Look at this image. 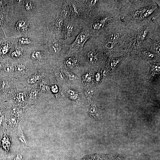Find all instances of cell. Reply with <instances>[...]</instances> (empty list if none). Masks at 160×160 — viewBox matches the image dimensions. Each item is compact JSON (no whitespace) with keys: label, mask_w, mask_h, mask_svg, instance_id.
Instances as JSON below:
<instances>
[{"label":"cell","mask_w":160,"mask_h":160,"mask_svg":"<svg viewBox=\"0 0 160 160\" xmlns=\"http://www.w3.org/2000/svg\"><path fill=\"white\" fill-rule=\"evenodd\" d=\"M16 81L17 88L12 95L11 100L16 105L27 108L28 105L26 94V87L23 86L18 81L16 80Z\"/></svg>","instance_id":"cell-16"},{"label":"cell","mask_w":160,"mask_h":160,"mask_svg":"<svg viewBox=\"0 0 160 160\" xmlns=\"http://www.w3.org/2000/svg\"><path fill=\"white\" fill-rule=\"evenodd\" d=\"M100 0L99 7L90 17L84 20L92 37H97L107 30L121 16L122 0Z\"/></svg>","instance_id":"cell-4"},{"label":"cell","mask_w":160,"mask_h":160,"mask_svg":"<svg viewBox=\"0 0 160 160\" xmlns=\"http://www.w3.org/2000/svg\"><path fill=\"white\" fill-rule=\"evenodd\" d=\"M26 94L28 105H36L39 99L42 97L39 93L37 84L26 87Z\"/></svg>","instance_id":"cell-19"},{"label":"cell","mask_w":160,"mask_h":160,"mask_svg":"<svg viewBox=\"0 0 160 160\" xmlns=\"http://www.w3.org/2000/svg\"><path fill=\"white\" fill-rule=\"evenodd\" d=\"M5 113H2L0 116V132L4 131V123L5 122Z\"/></svg>","instance_id":"cell-38"},{"label":"cell","mask_w":160,"mask_h":160,"mask_svg":"<svg viewBox=\"0 0 160 160\" xmlns=\"http://www.w3.org/2000/svg\"><path fill=\"white\" fill-rule=\"evenodd\" d=\"M10 39L14 45L23 47L32 46L40 44L34 41L32 39L27 37Z\"/></svg>","instance_id":"cell-25"},{"label":"cell","mask_w":160,"mask_h":160,"mask_svg":"<svg viewBox=\"0 0 160 160\" xmlns=\"http://www.w3.org/2000/svg\"><path fill=\"white\" fill-rule=\"evenodd\" d=\"M1 150H2V149H1V147H0V152L1 151Z\"/></svg>","instance_id":"cell-43"},{"label":"cell","mask_w":160,"mask_h":160,"mask_svg":"<svg viewBox=\"0 0 160 160\" xmlns=\"http://www.w3.org/2000/svg\"><path fill=\"white\" fill-rule=\"evenodd\" d=\"M1 1H0V6L1 5V4H1L0 2H1Z\"/></svg>","instance_id":"cell-44"},{"label":"cell","mask_w":160,"mask_h":160,"mask_svg":"<svg viewBox=\"0 0 160 160\" xmlns=\"http://www.w3.org/2000/svg\"><path fill=\"white\" fill-rule=\"evenodd\" d=\"M100 72V71H98L95 76V79L96 83L99 82V81L100 80L101 76Z\"/></svg>","instance_id":"cell-41"},{"label":"cell","mask_w":160,"mask_h":160,"mask_svg":"<svg viewBox=\"0 0 160 160\" xmlns=\"http://www.w3.org/2000/svg\"><path fill=\"white\" fill-rule=\"evenodd\" d=\"M48 51L55 59H61L66 54L68 45L65 44L61 36L51 33L47 44Z\"/></svg>","instance_id":"cell-10"},{"label":"cell","mask_w":160,"mask_h":160,"mask_svg":"<svg viewBox=\"0 0 160 160\" xmlns=\"http://www.w3.org/2000/svg\"><path fill=\"white\" fill-rule=\"evenodd\" d=\"M2 44L0 47V59L8 57V54L14 46L9 38Z\"/></svg>","instance_id":"cell-29"},{"label":"cell","mask_w":160,"mask_h":160,"mask_svg":"<svg viewBox=\"0 0 160 160\" xmlns=\"http://www.w3.org/2000/svg\"><path fill=\"white\" fill-rule=\"evenodd\" d=\"M82 12L84 20L93 15L98 9L100 0H78Z\"/></svg>","instance_id":"cell-15"},{"label":"cell","mask_w":160,"mask_h":160,"mask_svg":"<svg viewBox=\"0 0 160 160\" xmlns=\"http://www.w3.org/2000/svg\"><path fill=\"white\" fill-rule=\"evenodd\" d=\"M130 26L120 19L97 37L101 43L104 50V59L111 57L114 53L125 51L127 53L131 36Z\"/></svg>","instance_id":"cell-3"},{"label":"cell","mask_w":160,"mask_h":160,"mask_svg":"<svg viewBox=\"0 0 160 160\" xmlns=\"http://www.w3.org/2000/svg\"><path fill=\"white\" fill-rule=\"evenodd\" d=\"M3 134L1 135L0 137V146L1 149L7 153L10 147L11 141L10 137L6 133V132L3 131Z\"/></svg>","instance_id":"cell-32"},{"label":"cell","mask_w":160,"mask_h":160,"mask_svg":"<svg viewBox=\"0 0 160 160\" xmlns=\"http://www.w3.org/2000/svg\"><path fill=\"white\" fill-rule=\"evenodd\" d=\"M47 22L26 15L9 7L7 35L10 38L28 37L38 43L47 44L51 34L45 26Z\"/></svg>","instance_id":"cell-1"},{"label":"cell","mask_w":160,"mask_h":160,"mask_svg":"<svg viewBox=\"0 0 160 160\" xmlns=\"http://www.w3.org/2000/svg\"><path fill=\"white\" fill-rule=\"evenodd\" d=\"M128 53L129 52L126 53L120 57L109 58V64L112 70H114L120 64L124 58L127 55Z\"/></svg>","instance_id":"cell-35"},{"label":"cell","mask_w":160,"mask_h":160,"mask_svg":"<svg viewBox=\"0 0 160 160\" xmlns=\"http://www.w3.org/2000/svg\"><path fill=\"white\" fill-rule=\"evenodd\" d=\"M50 90L51 93L53 94L56 98L58 97L59 94V84L55 81L50 80Z\"/></svg>","instance_id":"cell-37"},{"label":"cell","mask_w":160,"mask_h":160,"mask_svg":"<svg viewBox=\"0 0 160 160\" xmlns=\"http://www.w3.org/2000/svg\"><path fill=\"white\" fill-rule=\"evenodd\" d=\"M22 155L20 153H18L15 156L13 160H22Z\"/></svg>","instance_id":"cell-42"},{"label":"cell","mask_w":160,"mask_h":160,"mask_svg":"<svg viewBox=\"0 0 160 160\" xmlns=\"http://www.w3.org/2000/svg\"><path fill=\"white\" fill-rule=\"evenodd\" d=\"M160 0H122L120 19L131 28L160 21Z\"/></svg>","instance_id":"cell-2"},{"label":"cell","mask_w":160,"mask_h":160,"mask_svg":"<svg viewBox=\"0 0 160 160\" xmlns=\"http://www.w3.org/2000/svg\"><path fill=\"white\" fill-rule=\"evenodd\" d=\"M93 70L88 69L84 71L81 76V84L84 87L93 84L94 78Z\"/></svg>","instance_id":"cell-27"},{"label":"cell","mask_w":160,"mask_h":160,"mask_svg":"<svg viewBox=\"0 0 160 160\" xmlns=\"http://www.w3.org/2000/svg\"><path fill=\"white\" fill-rule=\"evenodd\" d=\"M146 62L150 67L148 78L149 81H151L160 74V63H155L148 62Z\"/></svg>","instance_id":"cell-30"},{"label":"cell","mask_w":160,"mask_h":160,"mask_svg":"<svg viewBox=\"0 0 160 160\" xmlns=\"http://www.w3.org/2000/svg\"><path fill=\"white\" fill-rule=\"evenodd\" d=\"M91 37L92 35L90 31L84 25L74 40L68 45V49L66 54L79 53L82 50L86 42Z\"/></svg>","instance_id":"cell-14"},{"label":"cell","mask_w":160,"mask_h":160,"mask_svg":"<svg viewBox=\"0 0 160 160\" xmlns=\"http://www.w3.org/2000/svg\"><path fill=\"white\" fill-rule=\"evenodd\" d=\"M24 59L35 69H41L54 58L49 52L47 44H39L24 48Z\"/></svg>","instance_id":"cell-8"},{"label":"cell","mask_w":160,"mask_h":160,"mask_svg":"<svg viewBox=\"0 0 160 160\" xmlns=\"http://www.w3.org/2000/svg\"><path fill=\"white\" fill-rule=\"evenodd\" d=\"M160 35L156 36L151 40L146 48L159 56L160 55Z\"/></svg>","instance_id":"cell-28"},{"label":"cell","mask_w":160,"mask_h":160,"mask_svg":"<svg viewBox=\"0 0 160 160\" xmlns=\"http://www.w3.org/2000/svg\"><path fill=\"white\" fill-rule=\"evenodd\" d=\"M136 55L141 58L147 60L146 62L152 61L154 62L156 59H159L160 56L146 48H143L138 51Z\"/></svg>","instance_id":"cell-22"},{"label":"cell","mask_w":160,"mask_h":160,"mask_svg":"<svg viewBox=\"0 0 160 160\" xmlns=\"http://www.w3.org/2000/svg\"><path fill=\"white\" fill-rule=\"evenodd\" d=\"M16 88V80L12 76L0 77V100L4 102L11 100Z\"/></svg>","instance_id":"cell-11"},{"label":"cell","mask_w":160,"mask_h":160,"mask_svg":"<svg viewBox=\"0 0 160 160\" xmlns=\"http://www.w3.org/2000/svg\"><path fill=\"white\" fill-rule=\"evenodd\" d=\"M49 1L36 0H10L9 7L26 15L47 20V8Z\"/></svg>","instance_id":"cell-7"},{"label":"cell","mask_w":160,"mask_h":160,"mask_svg":"<svg viewBox=\"0 0 160 160\" xmlns=\"http://www.w3.org/2000/svg\"><path fill=\"white\" fill-rule=\"evenodd\" d=\"M79 54L87 68L93 70L101 66L104 59V50L103 45L97 37L90 38Z\"/></svg>","instance_id":"cell-6"},{"label":"cell","mask_w":160,"mask_h":160,"mask_svg":"<svg viewBox=\"0 0 160 160\" xmlns=\"http://www.w3.org/2000/svg\"><path fill=\"white\" fill-rule=\"evenodd\" d=\"M14 47L8 54V57L16 61L24 59V47L14 45Z\"/></svg>","instance_id":"cell-23"},{"label":"cell","mask_w":160,"mask_h":160,"mask_svg":"<svg viewBox=\"0 0 160 160\" xmlns=\"http://www.w3.org/2000/svg\"><path fill=\"white\" fill-rule=\"evenodd\" d=\"M0 65L1 70L0 77L5 76L12 77L15 67L14 61L8 57L0 58Z\"/></svg>","instance_id":"cell-18"},{"label":"cell","mask_w":160,"mask_h":160,"mask_svg":"<svg viewBox=\"0 0 160 160\" xmlns=\"http://www.w3.org/2000/svg\"><path fill=\"white\" fill-rule=\"evenodd\" d=\"M63 21V19L60 14H57L54 20L47 24V28L48 30L51 33L55 34L61 37Z\"/></svg>","instance_id":"cell-20"},{"label":"cell","mask_w":160,"mask_h":160,"mask_svg":"<svg viewBox=\"0 0 160 160\" xmlns=\"http://www.w3.org/2000/svg\"><path fill=\"white\" fill-rule=\"evenodd\" d=\"M71 0H64L61 7L60 15L63 20L69 19L70 17Z\"/></svg>","instance_id":"cell-31"},{"label":"cell","mask_w":160,"mask_h":160,"mask_svg":"<svg viewBox=\"0 0 160 160\" xmlns=\"http://www.w3.org/2000/svg\"><path fill=\"white\" fill-rule=\"evenodd\" d=\"M14 61L15 67L12 77L16 81L23 80L36 70L24 59Z\"/></svg>","instance_id":"cell-13"},{"label":"cell","mask_w":160,"mask_h":160,"mask_svg":"<svg viewBox=\"0 0 160 160\" xmlns=\"http://www.w3.org/2000/svg\"><path fill=\"white\" fill-rule=\"evenodd\" d=\"M4 113H5V109L4 102L0 100V116Z\"/></svg>","instance_id":"cell-40"},{"label":"cell","mask_w":160,"mask_h":160,"mask_svg":"<svg viewBox=\"0 0 160 160\" xmlns=\"http://www.w3.org/2000/svg\"><path fill=\"white\" fill-rule=\"evenodd\" d=\"M160 35V21L150 22L138 28H133V35L127 53L136 55L140 49L147 47L151 40Z\"/></svg>","instance_id":"cell-5"},{"label":"cell","mask_w":160,"mask_h":160,"mask_svg":"<svg viewBox=\"0 0 160 160\" xmlns=\"http://www.w3.org/2000/svg\"><path fill=\"white\" fill-rule=\"evenodd\" d=\"M51 82L48 75L37 84V87L41 96L51 93L50 90Z\"/></svg>","instance_id":"cell-26"},{"label":"cell","mask_w":160,"mask_h":160,"mask_svg":"<svg viewBox=\"0 0 160 160\" xmlns=\"http://www.w3.org/2000/svg\"><path fill=\"white\" fill-rule=\"evenodd\" d=\"M84 26L83 21L71 19L64 20L61 37L65 44L68 46L74 40Z\"/></svg>","instance_id":"cell-9"},{"label":"cell","mask_w":160,"mask_h":160,"mask_svg":"<svg viewBox=\"0 0 160 160\" xmlns=\"http://www.w3.org/2000/svg\"><path fill=\"white\" fill-rule=\"evenodd\" d=\"M92 85L84 87L83 92L87 100L91 103L93 101L95 92L94 88Z\"/></svg>","instance_id":"cell-34"},{"label":"cell","mask_w":160,"mask_h":160,"mask_svg":"<svg viewBox=\"0 0 160 160\" xmlns=\"http://www.w3.org/2000/svg\"><path fill=\"white\" fill-rule=\"evenodd\" d=\"M65 87L63 91L65 96L69 99L73 101L78 102L81 99L82 96L77 89L73 88L68 87L67 85L63 86Z\"/></svg>","instance_id":"cell-24"},{"label":"cell","mask_w":160,"mask_h":160,"mask_svg":"<svg viewBox=\"0 0 160 160\" xmlns=\"http://www.w3.org/2000/svg\"><path fill=\"white\" fill-rule=\"evenodd\" d=\"M59 60L64 68L74 74L78 72H83L84 69H88L83 63L79 53L66 54Z\"/></svg>","instance_id":"cell-12"},{"label":"cell","mask_w":160,"mask_h":160,"mask_svg":"<svg viewBox=\"0 0 160 160\" xmlns=\"http://www.w3.org/2000/svg\"><path fill=\"white\" fill-rule=\"evenodd\" d=\"M14 132H15L18 140L25 147L27 146H28L27 139L21 128L20 122Z\"/></svg>","instance_id":"cell-33"},{"label":"cell","mask_w":160,"mask_h":160,"mask_svg":"<svg viewBox=\"0 0 160 160\" xmlns=\"http://www.w3.org/2000/svg\"><path fill=\"white\" fill-rule=\"evenodd\" d=\"M47 75V73L44 70L36 69L23 80L18 81L23 86L26 87L37 84Z\"/></svg>","instance_id":"cell-17"},{"label":"cell","mask_w":160,"mask_h":160,"mask_svg":"<svg viewBox=\"0 0 160 160\" xmlns=\"http://www.w3.org/2000/svg\"><path fill=\"white\" fill-rule=\"evenodd\" d=\"M88 113L89 116L92 118H96L99 116V111L93 101L89 107Z\"/></svg>","instance_id":"cell-36"},{"label":"cell","mask_w":160,"mask_h":160,"mask_svg":"<svg viewBox=\"0 0 160 160\" xmlns=\"http://www.w3.org/2000/svg\"><path fill=\"white\" fill-rule=\"evenodd\" d=\"M69 19L84 21L82 12L78 0H71Z\"/></svg>","instance_id":"cell-21"},{"label":"cell","mask_w":160,"mask_h":160,"mask_svg":"<svg viewBox=\"0 0 160 160\" xmlns=\"http://www.w3.org/2000/svg\"><path fill=\"white\" fill-rule=\"evenodd\" d=\"M6 153V152L1 150L0 152V160H9Z\"/></svg>","instance_id":"cell-39"}]
</instances>
